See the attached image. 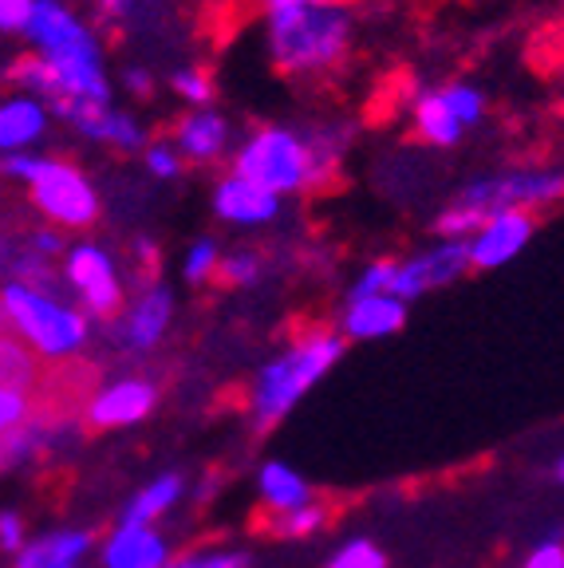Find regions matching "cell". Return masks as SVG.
<instances>
[{
    "label": "cell",
    "mask_w": 564,
    "mask_h": 568,
    "mask_svg": "<svg viewBox=\"0 0 564 568\" xmlns=\"http://www.w3.org/2000/svg\"><path fill=\"white\" fill-rule=\"evenodd\" d=\"M406 320V308L403 301H395V296H363V301L352 304V312H348V332H352L355 339H371V336H387V332H399Z\"/></svg>",
    "instance_id": "5bb4252c"
},
{
    "label": "cell",
    "mask_w": 564,
    "mask_h": 568,
    "mask_svg": "<svg viewBox=\"0 0 564 568\" xmlns=\"http://www.w3.org/2000/svg\"><path fill=\"white\" fill-rule=\"evenodd\" d=\"M44 379V359L24 344V339L0 332V390H17V395H28L40 387Z\"/></svg>",
    "instance_id": "7c38bea8"
},
{
    "label": "cell",
    "mask_w": 564,
    "mask_h": 568,
    "mask_svg": "<svg viewBox=\"0 0 564 568\" xmlns=\"http://www.w3.org/2000/svg\"><path fill=\"white\" fill-rule=\"evenodd\" d=\"M20 517H0V545L4 549H20Z\"/></svg>",
    "instance_id": "d590c367"
},
{
    "label": "cell",
    "mask_w": 564,
    "mask_h": 568,
    "mask_svg": "<svg viewBox=\"0 0 564 568\" xmlns=\"http://www.w3.org/2000/svg\"><path fill=\"white\" fill-rule=\"evenodd\" d=\"M154 399H159V390L150 383H119L111 390H99L95 399L83 407V430L99 435V430H111V426L139 423V418L150 415Z\"/></svg>",
    "instance_id": "9c48e42d"
},
{
    "label": "cell",
    "mask_w": 564,
    "mask_h": 568,
    "mask_svg": "<svg viewBox=\"0 0 564 568\" xmlns=\"http://www.w3.org/2000/svg\"><path fill=\"white\" fill-rule=\"evenodd\" d=\"M213 273H218L221 284H249L256 276V257H230L213 265Z\"/></svg>",
    "instance_id": "f546056e"
},
{
    "label": "cell",
    "mask_w": 564,
    "mask_h": 568,
    "mask_svg": "<svg viewBox=\"0 0 564 568\" xmlns=\"http://www.w3.org/2000/svg\"><path fill=\"white\" fill-rule=\"evenodd\" d=\"M261 489H265L269 506L281 509V514L300 509L304 501H309V486H304L292 470H284V466H265V474H261Z\"/></svg>",
    "instance_id": "44dd1931"
},
{
    "label": "cell",
    "mask_w": 564,
    "mask_h": 568,
    "mask_svg": "<svg viewBox=\"0 0 564 568\" xmlns=\"http://www.w3.org/2000/svg\"><path fill=\"white\" fill-rule=\"evenodd\" d=\"M167 320H170V296H167V293H150L147 301H139V308L131 312L127 336H131V344L150 347L154 339L162 336V328H167Z\"/></svg>",
    "instance_id": "d6986e66"
},
{
    "label": "cell",
    "mask_w": 564,
    "mask_h": 568,
    "mask_svg": "<svg viewBox=\"0 0 564 568\" xmlns=\"http://www.w3.org/2000/svg\"><path fill=\"white\" fill-rule=\"evenodd\" d=\"M269 44L273 60L289 75L332 68L348 52V17L324 4H289L273 9L269 20Z\"/></svg>",
    "instance_id": "6da1fadb"
},
{
    "label": "cell",
    "mask_w": 564,
    "mask_h": 568,
    "mask_svg": "<svg viewBox=\"0 0 564 568\" xmlns=\"http://www.w3.org/2000/svg\"><path fill=\"white\" fill-rule=\"evenodd\" d=\"M256 4H273V9H289V4H332V0H256Z\"/></svg>",
    "instance_id": "60d3db41"
},
{
    "label": "cell",
    "mask_w": 564,
    "mask_h": 568,
    "mask_svg": "<svg viewBox=\"0 0 564 568\" xmlns=\"http://www.w3.org/2000/svg\"><path fill=\"white\" fill-rule=\"evenodd\" d=\"M537 217L530 210H494L485 217V225L477 230V237L466 245V257L474 268H494L505 265L513 253H521V245L533 237Z\"/></svg>",
    "instance_id": "8992f818"
},
{
    "label": "cell",
    "mask_w": 564,
    "mask_h": 568,
    "mask_svg": "<svg viewBox=\"0 0 564 568\" xmlns=\"http://www.w3.org/2000/svg\"><path fill=\"white\" fill-rule=\"evenodd\" d=\"M391 273H395V265H391V261H383V265H371L367 276L360 281V288H355V301H363V296H383V288L391 284Z\"/></svg>",
    "instance_id": "d6a6232c"
},
{
    "label": "cell",
    "mask_w": 564,
    "mask_h": 568,
    "mask_svg": "<svg viewBox=\"0 0 564 568\" xmlns=\"http://www.w3.org/2000/svg\"><path fill=\"white\" fill-rule=\"evenodd\" d=\"M213 265H218V248H213V241H202V245H194L190 261H185V276L190 281H205L213 273Z\"/></svg>",
    "instance_id": "1f68e13d"
},
{
    "label": "cell",
    "mask_w": 564,
    "mask_h": 568,
    "mask_svg": "<svg viewBox=\"0 0 564 568\" xmlns=\"http://www.w3.org/2000/svg\"><path fill=\"white\" fill-rule=\"evenodd\" d=\"M134 0H99V9L107 12V17H127L131 12Z\"/></svg>",
    "instance_id": "74e56055"
},
{
    "label": "cell",
    "mask_w": 564,
    "mask_h": 568,
    "mask_svg": "<svg viewBox=\"0 0 564 568\" xmlns=\"http://www.w3.org/2000/svg\"><path fill=\"white\" fill-rule=\"evenodd\" d=\"M439 99L446 103L450 115L459 119V126L477 123V115H482V95H477V91H470V88H450V91H442Z\"/></svg>",
    "instance_id": "cb8c5ba5"
},
{
    "label": "cell",
    "mask_w": 564,
    "mask_h": 568,
    "mask_svg": "<svg viewBox=\"0 0 564 568\" xmlns=\"http://www.w3.org/2000/svg\"><path fill=\"white\" fill-rule=\"evenodd\" d=\"M167 549L150 529H123L107 549V565L111 568H159Z\"/></svg>",
    "instance_id": "e0dca14e"
},
{
    "label": "cell",
    "mask_w": 564,
    "mask_h": 568,
    "mask_svg": "<svg viewBox=\"0 0 564 568\" xmlns=\"http://www.w3.org/2000/svg\"><path fill=\"white\" fill-rule=\"evenodd\" d=\"M170 83H174L178 95L194 99V103H205V99L213 95V83H210V75H205V71H178Z\"/></svg>",
    "instance_id": "f1b7e54d"
},
{
    "label": "cell",
    "mask_w": 564,
    "mask_h": 568,
    "mask_svg": "<svg viewBox=\"0 0 564 568\" xmlns=\"http://www.w3.org/2000/svg\"><path fill=\"white\" fill-rule=\"evenodd\" d=\"M485 217H490V213L477 210V205H459V210L442 213V217H439V230L446 233V237H462V233L482 230Z\"/></svg>",
    "instance_id": "d4e9b609"
},
{
    "label": "cell",
    "mask_w": 564,
    "mask_h": 568,
    "mask_svg": "<svg viewBox=\"0 0 564 568\" xmlns=\"http://www.w3.org/2000/svg\"><path fill=\"white\" fill-rule=\"evenodd\" d=\"M245 557H213V560H182L174 568H241Z\"/></svg>",
    "instance_id": "8d00e7d4"
},
{
    "label": "cell",
    "mask_w": 564,
    "mask_h": 568,
    "mask_svg": "<svg viewBox=\"0 0 564 568\" xmlns=\"http://www.w3.org/2000/svg\"><path fill=\"white\" fill-rule=\"evenodd\" d=\"M178 489H182V481L178 478H162L159 486H150L147 494L131 506V514H127V529H147L150 517H159L162 509L178 497Z\"/></svg>",
    "instance_id": "7402d4cb"
},
{
    "label": "cell",
    "mask_w": 564,
    "mask_h": 568,
    "mask_svg": "<svg viewBox=\"0 0 564 568\" xmlns=\"http://www.w3.org/2000/svg\"><path fill=\"white\" fill-rule=\"evenodd\" d=\"M0 332L24 339L36 355H56L68 359L88 336L80 312H68L52 296L36 293L28 284H9L0 293Z\"/></svg>",
    "instance_id": "7a4b0ae2"
},
{
    "label": "cell",
    "mask_w": 564,
    "mask_h": 568,
    "mask_svg": "<svg viewBox=\"0 0 564 568\" xmlns=\"http://www.w3.org/2000/svg\"><path fill=\"white\" fill-rule=\"evenodd\" d=\"M525 568H564V549L561 545H545V549L533 552V560Z\"/></svg>",
    "instance_id": "e575fe53"
},
{
    "label": "cell",
    "mask_w": 564,
    "mask_h": 568,
    "mask_svg": "<svg viewBox=\"0 0 564 568\" xmlns=\"http://www.w3.org/2000/svg\"><path fill=\"white\" fill-rule=\"evenodd\" d=\"M127 83H131V91H139V95H150V75H147V71H127Z\"/></svg>",
    "instance_id": "f35d334b"
},
{
    "label": "cell",
    "mask_w": 564,
    "mask_h": 568,
    "mask_svg": "<svg viewBox=\"0 0 564 568\" xmlns=\"http://www.w3.org/2000/svg\"><path fill=\"white\" fill-rule=\"evenodd\" d=\"M344 344L332 336L328 328H316L312 336H304L292 347L284 359H276L265 375H261V390H256V407H261V426H269L276 415L292 407V403L340 359Z\"/></svg>",
    "instance_id": "277c9868"
},
{
    "label": "cell",
    "mask_w": 564,
    "mask_h": 568,
    "mask_svg": "<svg viewBox=\"0 0 564 568\" xmlns=\"http://www.w3.org/2000/svg\"><path fill=\"white\" fill-rule=\"evenodd\" d=\"M44 131V106L32 99H12L0 106V151H20Z\"/></svg>",
    "instance_id": "9a60e30c"
},
{
    "label": "cell",
    "mask_w": 564,
    "mask_h": 568,
    "mask_svg": "<svg viewBox=\"0 0 564 568\" xmlns=\"http://www.w3.org/2000/svg\"><path fill=\"white\" fill-rule=\"evenodd\" d=\"M328 568H387V557H383L371 541H355V545H348Z\"/></svg>",
    "instance_id": "484cf974"
},
{
    "label": "cell",
    "mask_w": 564,
    "mask_h": 568,
    "mask_svg": "<svg viewBox=\"0 0 564 568\" xmlns=\"http://www.w3.org/2000/svg\"><path fill=\"white\" fill-rule=\"evenodd\" d=\"M147 166L154 170L159 178H174L178 174V154H174V146H167V142H159V146H150L147 151Z\"/></svg>",
    "instance_id": "836d02e7"
},
{
    "label": "cell",
    "mask_w": 564,
    "mask_h": 568,
    "mask_svg": "<svg viewBox=\"0 0 564 568\" xmlns=\"http://www.w3.org/2000/svg\"><path fill=\"white\" fill-rule=\"evenodd\" d=\"M9 83L52 95V71H48V63L40 60V55H24V60L12 63V68H9Z\"/></svg>",
    "instance_id": "603a6c76"
},
{
    "label": "cell",
    "mask_w": 564,
    "mask_h": 568,
    "mask_svg": "<svg viewBox=\"0 0 564 568\" xmlns=\"http://www.w3.org/2000/svg\"><path fill=\"white\" fill-rule=\"evenodd\" d=\"M9 174L24 178L32 186V202L60 225L71 230H83V225L95 222L99 213V197L91 190V182L83 178V170H75L71 162H56V159H28V154H9L0 162Z\"/></svg>",
    "instance_id": "3957f363"
},
{
    "label": "cell",
    "mask_w": 564,
    "mask_h": 568,
    "mask_svg": "<svg viewBox=\"0 0 564 568\" xmlns=\"http://www.w3.org/2000/svg\"><path fill=\"white\" fill-rule=\"evenodd\" d=\"M68 281L80 288V296L88 301V308L95 316H115L119 304H123V288H119V276L107 261V253H99L95 245H80L68 257Z\"/></svg>",
    "instance_id": "ba28073f"
},
{
    "label": "cell",
    "mask_w": 564,
    "mask_h": 568,
    "mask_svg": "<svg viewBox=\"0 0 564 568\" xmlns=\"http://www.w3.org/2000/svg\"><path fill=\"white\" fill-rule=\"evenodd\" d=\"M32 443H36V426H17V430H4V435H0V470H9L12 462L24 458Z\"/></svg>",
    "instance_id": "83f0119b"
},
{
    "label": "cell",
    "mask_w": 564,
    "mask_h": 568,
    "mask_svg": "<svg viewBox=\"0 0 564 568\" xmlns=\"http://www.w3.org/2000/svg\"><path fill=\"white\" fill-rule=\"evenodd\" d=\"M561 197V174H505L477 182L466 190V205L494 213V210H530V205Z\"/></svg>",
    "instance_id": "52a82bcc"
},
{
    "label": "cell",
    "mask_w": 564,
    "mask_h": 568,
    "mask_svg": "<svg viewBox=\"0 0 564 568\" xmlns=\"http://www.w3.org/2000/svg\"><path fill=\"white\" fill-rule=\"evenodd\" d=\"M238 178L269 194L309 186L312 178V151L289 131H261L249 139V146L238 154Z\"/></svg>",
    "instance_id": "5b68a950"
},
{
    "label": "cell",
    "mask_w": 564,
    "mask_h": 568,
    "mask_svg": "<svg viewBox=\"0 0 564 568\" xmlns=\"http://www.w3.org/2000/svg\"><path fill=\"white\" fill-rule=\"evenodd\" d=\"M36 0H0V32H20L28 28Z\"/></svg>",
    "instance_id": "4dcf8cb0"
},
{
    "label": "cell",
    "mask_w": 564,
    "mask_h": 568,
    "mask_svg": "<svg viewBox=\"0 0 564 568\" xmlns=\"http://www.w3.org/2000/svg\"><path fill=\"white\" fill-rule=\"evenodd\" d=\"M28 410H32L28 395L0 390V435H4V430H17V426H28Z\"/></svg>",
    "instance_id": "4316f807"
},
{
    "label": "cell",
    "mask_w": 564,
    "mask_h": 568,
    "mask_svg": "<svg viewBox=\"0 0 564 568\" xmlns=\"http://www.w3.org/2000/svg\"><path fill=\"white\" fill-rule=\"evenodd\" d=\"M28 32L36 36V44L48 55H68V52H99L88 28L71 17L56 0H36L32 17H28Z\"/></svg>",
    "instance_id": "8fae6325"
},
{
    "label": "cell",
    "mask_w": 564,
    "mask_h": 568,
    "mask_svg": "<svg viewBox=\"0 0 564 568\" xmlns=\"http://www.w3.org/2000/svg\"><path fill=\"white\" fill-rule=\"evenodd\" d=\"M178 146L194 162H213L225 151V123L218 115H190L178 123Z\"/></svg>",
    "instance_id": "2e32d148"
},
{
    "label": "cell",
    "mask_w": 564,
    "mask_h": 568,
    "mask_svg": "<svg viewBox=\"0 0 564 568\" xmlns=\"http://www.w3.org/2000/svg\"><path fill=\"white\" fill-rule=\"evenodd\" d=\"M88 532H60L52 541H40L20 557V568H71L88 549Z\"/></svg>",
    "instance_id": "ac0fdd59"
},
{
    "label": "cell",
    "mask_w": 564,
    "mask_h": 568,
    "mask_svg": "<svg viewBox=\"0 0 564 568\" xmlns=\"http://www.w3.org/2000/svg\"><path fill=\"white\" fill-rule=\"evenodd\" d=\"M466 265H470L466 245H462V241H450V245L434 248V253L411 261V265H395L391 284H387V296L403 301V296H419L423 288H434V284H450Z\"/></svg>",
    "instance_id": "30bf717a"
},
{
    "label": "cell",
    "mask_w": 564,
    "mask_h": 568,
    "mask_svg": "<svg viewBox=\"0 0 564 568\" xmlns=\"http://www.w3.org/2000/svg\"><path fill=\"white\" fill-rule=\"evenodd\" d=\"M36 248H40V253H60V237H56V233H36Z\"/></svg>",
    "instance_id": "ab89813d"
},
{
    "label": "cell",
    "mask_w": 564,
    "mask_h": 568,
    "mask_svg": "<svg viewBox=\"0 0 564 568\" xmlns=\"http://www.w3.org/2000/svg\"><path fill=\"white\" fill-rule=\"evenodd\" d=\"M218 213L230 222H269L276 213V194L233 174L218 186Z\"/></svg>",
    "instance_id": "4fadbf2b"
},
{
    "label": "cell",
    "mask_w": 564,
    "mask_h": 568,
    "mask_svg": "<svg viewBox=\"0 0 564 568\" xmlns=\"http://www.w3.org/2000/svg\"><path fill=\"white\" fill-rule=\"evenodd\" d=\"M415 119H419V134H423L426 142H434V146H450V142H459L462 126H459V119L450 115L446 103H442L439 95L419 99Z\"/></svg>",
    "instance_id": "ffe728a7"
}]
</instances>
